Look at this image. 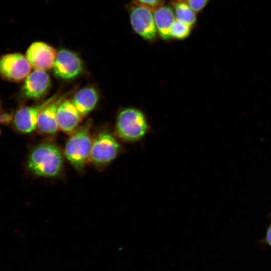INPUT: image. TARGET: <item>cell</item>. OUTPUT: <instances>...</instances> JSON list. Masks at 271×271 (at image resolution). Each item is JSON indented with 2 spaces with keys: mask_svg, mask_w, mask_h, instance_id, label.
<instances>
[{
  "mask_svg": "<svg viewBox=\"0 0 271 271\" xmlns=\"http://www.w3.org/2000/svg\"><path fill=\"white\" fill-rule=\"evenodd\" d=\"M64 167V153L56 144L50 142L41 143L33 148L26 162L28 171L37 177H58L63 173Z\"/></svg>",
  "mask_w": 271,
  "mask_h": 271,
  "instance_id": "1",
  "label": "cell"
},
{
  "mask_svg": "<svg viewBox=\"0 0 271 271\" xmlns=\"http://www.w3.org/2000/svg\"><path fill=\"white\" fill-rule=\"evenodd\" d=\"M90 124L77 128L68 140L63 151L64 157L78 172H82L89 161L93 140Z\"/></svg>",
  "mask_w": 271,
  "mask_h": 271,
  "instance_id": "2",
  "label": "cell"
},
{
  "mask_svg": "<svg viewBox=\"0 0 271 271\" xmlns=\"http://www.w3.org/2000/svg\"><path fill=\"white\" fill-rule=\"evenodd\" d=\"M148 130L146 117L140 110L128 108L118 114L115 130L120 139L126 142H135L141 139Z\"/></svg>",
  "mask_w": 271,
  "mask_h": 271,
  "instance_id": "3",
  "label": "cell"
},
{
  "mask_svg": "<svg viewBox=\"0 0 271 271\" xmlns=\"http://www.w3.org/2000/svg\"><path fill=\"white\" fill-rule=\"evenodd\" d=\"M120 145L107 131H102L93 140L89 161L98 167L109 165L119 155Z\"/></svg>",
  "mask_w": 271,
  "mask_h": 271,
  "instance_id": "4",
  "label": "cell"
},
{
  "mask_svg": "<svg viewBox=\"0 0 271 271\" xmlns=\"http://www.w3.org/2000/svg\"><path fill=\"white\" fill-rule=\"evenodd\" d=\"M32 68L27 57L19 53L6 54L0 58V74L10 80L20 81L26 78Z\"/></svg>",
  "mask_w": 271,
  "mask_h": 271,
  "instance_id": "5",
  "label": "cell"
},
{
  "mask_svg": "<svg viewBox=\"0 0 271 271\" xmlns=\"http://www.w3.org/2000/svg\"><path fill=\"white\" fill-rule=\"evenodd\" d=\"M53 69L56 77L63 79H71L81 73L83 63L75 52L61 49L57 52Z\"/></svg>",
  "mask_w": 271,
  "mask_h": 271,
  "instance_id": "6",
  "label": "cell"
},
{
  "mask_svg": "<svg viewBox=\"0 0 271 271\" xmlns=\"http://www.w3.org/2000/svg\"><path fill=\"white\" fill-rule=\"evenodd\" d=\"M57 51L43 42H35L28 48L26 57L35 70L47 71L53 68Z\"/></svg>",
  "mask_w": 271,
  "mask_h": 271,
  "instance_id": "7",
  "label": "cell"
},
{
  "mask_svg": "<svg viewBox=\"0 0 271 271\" xmlns=\"http://www.w3.org/2000/svg\"><path fill=\"white\" fill-rule=\"evenodd\" d=\"M130 21L133 30L146 40L154 39L157 34V28L153 15L145 6L133 8L130 14Z\"/></svg>",
  "mask_w": 271,
  "mask_h": 271,
  "instance_id": "8",
  "label": "cell"
},
{
  "mask_svg": "<svg viewBox=\"0 0 271 271\" xmlns=\"http://www.w3.org/2000/svg\"><path fill=\"white\" fill-rule=\"evenodd\" d=\"M56 97L54 95L41 103L18 110L14 117L16 128L25 133L32 132L37 128L38 118L41 111Z\"/></svg>",
  "mask_w": 271,
  "mask_h": 271,
  "instance_id": "9",
  "label": "cell"
},
{
  "mask_svg": "<svg viewBox=\"0 0 271 271\" xmlns=\"http://www.w3.org/2000/svg\"><path fill=\"white\" fill-rule=\"evenodd\" d=\"M50 85L51 79L46 71L35 70L26 78L21 92L26 98L39 99L46 94Z\"/></svg>",
  "mask_w": 271,
  "mask_h": 271,
  "instance_id": "10",
  "label": "cell"
},
{
  "mask_svg": "<svg viewBox=\"0 0 271 271\" xmlns=\"http://www.w3.org/2000/svg\"><path fill=\"white\" fill-rule=\"evenodd\" d=\"M82 117L72 101L64 98L57 111L59 128L66 133L71 134L77 128Z\"/></svg>",
  "mask_w": 271,
  "mask_h": 271,
  "instance_id": "11",
  "label": "cell"
},
{
  "mask_svg": "<svg viewBox=\"0 0 271 271\" xmlns=\"http://www.w3.org/2000/svg\"><path fill=\"white\" fill-rule=\"evenodd\" d=\"M64 98L63 97H57L41 111L37 125L41 132L49 135L57 133L59 128L57 120V111Z\"/></svg>",
  "mask_w": 271,
  "mask_h": 271,
  "instance_id": "12",
  "label": "cell"
},
{
  "mask_svg": "<svg viewBox=\"0 0 271 271\" xmlns=\"http://www.w3.org/2000/svg\"><path fill=\"white\" fill-rule=\"evenodd\" d=\"M99 96L97 90L92 87H86L78 90L72 102L82 117L87 115L95 107Z\"/></svg>",
  "mask_w": 271,
  "mask_h": 271,
  "instance_id": "13",
  "label": "cell"
},
{
  "mask_svg": "<svg viewBox=\"0 0 271 271\" xmlns=\"http://www.w3.org/2000/svg\"><path fill=\"white\" fill-rule=\"evenodd\" d=\"M153 17L161 38L164 40L171 38V29L176 20L173 10L168 7H162L154 11Z\"/></svg>",
  "mask_w": 271,
  "mask_h": 271,
  "instance_id": "14",
  "label": "cell"
},
{
  "mask_svg": "<svg viewBox=\"0 0 271 271\" xmlns=\"http://www.w3.org/2000/svg\"><path fill=\"white\" fill-rule=\"evenodd\" d=\"M175 16L176 20L190 27L196 21V16L194 11L188 4L184 3H179L175 6Z\"/></svg>",
  "mask_w": 271,
  "mask_h": 271,
  "instance_id": "15",
  "label": "cell"
},
{
  "mask_svg": "<svg viewBox=\"0 0 271 271\" xmlns=\"http://www.w3.org/2000/svg\"><path fill=\"white\" fill-rule=\"evenodd\" d=\"M190 33V26L176 20H175L171 29V34L172 37L182 39L186 38Z\"/></svg>",
  "mask_w": 271,
  "mask_h": 271,
  "instance_id": "16",
  "label": "cell"
},
{
  "mask_svg": "<svg viewBox=\"0 0 271 271\" xmlns=\"http://www.w3.org/2000/svg\"><path fill=\"white\" fill-rule=\"evenodd\" d=\"M188 5L195 12H198L203 8L208 0H187Z\"/></svg>",
  "mask_w": 271,
  "mask_h": 271,
  "instance_id": "17",
  "label": "cell"
},
{
  "mask_svg": "<svg viewBox=\"0 0 271 271\" xmlns=\"http://www.w3.org/2000/svg\"><path fill=\"white\" fill-rule=\"evenodd\" d=\"M260 242L271 248V222L266 228L264 238Z\"/></svg>",
  "mask_w": 271,
  "mask_h": 271,
  "instance_id": "18",
  "label": "cell"
},
{
  "mask_svg": "<svg viewBox=\"0 0 271 271\" xmlns=\"http://www.w3.org/2000/svg\"><path fill=\"white\" fill-rule=\"evenodd\" d=\"M12 120V115L7 112H5L0 115V122L3 124H8Z\"/></svg>",
  "mask_w": 271,
  "mask_h": 271,
  "instance_id": "19",
  "label": "cell"
},
{
  "mask_svg": "<svg viewBox=\"0 0 271 271\" xmlns=\"http://www.w3.org/2000/svg\"><path fill=\"white\" fill-rule=\"evenodd\" d=\"M141 3L151 7L158 5L161 0H138Z\"/></svg>",
  "mask_w": 271,
  "mask_h": 271,
  "instance_id": "20",
  "label": "cell"
},
{
  "mask_svg": "<svg viewBox=\"0 0 271 271\" xmlns=\"http://www.w3.org/2000/svg\"><path fill=\"white\" fill-rule=\"evenodd\" d=\"M1 134V128H0V135Z\"/></svg>",
  "mask_w": 271,
  "mask_h": 271,
  "instance_id": "21",
  "label": "cell"
},
{
  "mask_svg": "<svg viewBox=\"0 0 271 271\" xmlns=\"http://www.w3.org/2000/svg\"><path fill=\"white\" fill-rule=\"evenodd\" d=\"M270 215H271V213L270 214Z\"/></svg>",
  "mask_w": 271,
  "mask_h": 271,
  "instance_id": "22",
  "label": "cell"
}]
</instances>
